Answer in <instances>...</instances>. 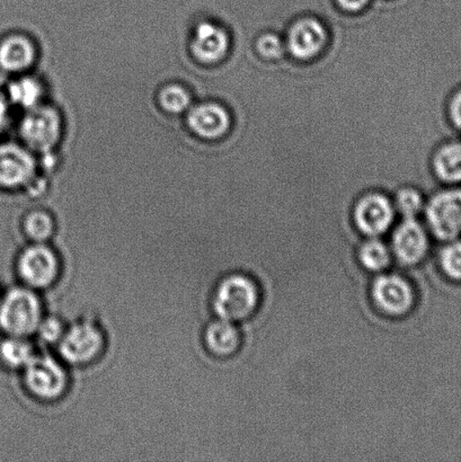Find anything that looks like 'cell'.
<instances>
[{"label": "cell", "instance_id": "1", "mask_svg": "<svg viewBox=\"0 0 461 462\" xmlns=\"http://www.w3.org/2000/svg\"><path fill=\"white\" fill-rule=\"evenodd\" d=\"M260 303V289L245 274L233 273L216 285L211 296V310L218 319L229 321L247 319Z\"/></svg>", "mask_w": 461, "mask_h": 462}, {"label": "cell", "instance_id": "2", "mask_svg": "<svg viewBox=\"0 0 461 462\" xmlns=\"http://www.w3.org/2000/svg\"><path fill=\"white\" fill-rule=\"evenodd\" d=\"M42 319V301L30 289H11L0 301V328L11 337L34 334Z\"/></svg>", "mask_w": 461, "mask_h": 462}, {"label": "cell", "instance_id": "3", "mask_svg": "<svg viewBox=\"0 0 461 462\" xmlns=\"http://www.w3.org/2000/svg\"><path fill=\"white\" fill-rule=\"evenodd\" d=\"M106 335L97 321L77 320L59 342L63 361L72 365H88L97 361L106 350Z\"/></svg>", "mask_w": 461, "mask_h": 462}, {"label": "cell", "instance_id": "4", "mask_svg": "<svg viewBox=\"0 0 461 462\" xmlns=\"http://www.w3.org/2000/svg\"><path fill=\"white\" fill-rule=\"evenodd\" d=\"M23 382L30 395L39 401L54 402L65 395L69 375L51 356H34L24 368Z\"/></svg>", "mask_w": 461, "mask_h": 462}, {"label": "cell", "instance_id": "5", "mask_svg": "<svg viewBox=\"0 0 461 462\" xmlns=\"http://www.w3.org/2000/svg\"><path fill=\"white\" fill-rule=\"evenodd\" d=\"M16 269L18 276L29 287L48 289L60 276L61 261L53 248L44 243H35L20 254Z\"/></svg>", "mask_w": 461, "mask_h": 462}, {"label": "cell", "instance_id": "6", "mask_svg": "<svg viewBox=\"0 0 461 462\" xmlns=\"http://www.w3.org/2000/svg\"><path fill=\"white\" fill-rule=\"evenodd\" d=\"M328 40L327 26L319 17L302 15L288 26L287 52L298 61H310L327 49Z\"/></svg>", "mask_w": 461, "mask_h": 462}, {"label": "cell", "instance_id": "7", "mask_svg": "<svg viewBox=\"0 0 461 462\" xmlns=\"http://www.w3.org/2000/svg\"><path fill=\"white\" fill-rule=\"evenodd\" d=\"M20 133L27 147L45 155L61 138V116L56 108L40 104L27 110L21 122Z\"/></svg>", "mask_w": 461, "mask_h": 462}, {"label": "cell", "instance_id": "8", "mask_svg": "<svg viewBox=\"0 0 461 462\" xmlns=\"http://www.w3.org/2000/svg\"><path fill=\"white\" fill-rule=\"evenodd\" d=\"M427 219L438 239L453 240L461 235V189H441L427 205Z\"/></svg>", "mask_w": 461, "mask_h": 462}, {"label": "cell", "instance_id": "9", "mask_svg": "<svg viewBox=\"0 0 461 462\" xmlns=\"http://www.w3.org/2000/svg\"><path fill=\"white\" fill-rule=\"evenodd\" d=\"M395 210L391 197L378 191L365 193L355 202L352 218L361 234L377 237L391 227Z\"/></svg>", "mask_w": 461, "mask_h": 462}, {"label": "cell", "instance_id": "10", "mask_svg": "<svg viewBox=\"0 0 461 462\" xmlns=\"http://www.w3.org/2000/svg\"><path fill=\"white\" fill-rule=\"evenodd\" d=\"M374 305L383 314L400 317L408 314L415 303V293L410 284L399 275H381L372 284Z\"/></svg>", "mask_w": 461, "mask_h": 462}, {"label": "cell", "instance_id": "11", "mask_svg": "<svg viewBox=\"0 0 461 462\" xmlns=\"http://www.w3.org/2000/svg\"><path fill=\"white\" fill-rule=\"evenodd\" d=\"M232 39L227 29L212 22H201L194 31L191 51L198 62L215 66L228 57Z\"/></svg>", "mask_w": 461, "mask_h": 462}, {"label": "cell", "instance_id": "12", "mask_svg": "<svg viewBox=\"0 0 461 462\" xmlns=\"http://www.w3.org/2000/svg\"><path fill=\"white\" fill-rule=\"evenodd\" d=\"M232 124V113L220 103H201L188 113V125L192 133L210 142L225 138Z\"/></svg>", "mask_w": 461, "mask_h": 462}, {"label": "cell", "instance_id": "13", "mask_svg": "<svg viewBox=\"0 0 461 462\" xmlns=\"http://www.w3.org/2000/svg\"><path fill=\"white\" fill-rule=\"evenodd\" d=\"M35 158L26 148L15 143L0 144V187H25L34 179Z\"/></svg>", "mask_w": 461, "mask_h": 462}, {"label": "cell", "instance_id": "14", "mask_svg": "<svg viewBox=\"0 0 461 462\" xmlns=\"http://www.w3.org/2000/svg\"><path fill=\"white\" fill-rule=\"evenodd\" d=\"M392 246L401 263L417 264L428 251L426 230L415 218L404 219L392 236Z\"/></svg>", "mask_w": 461, "mask_h": 462}, {"label": "cell", "instance_id": "15", "mask_svg": "<svg viewBox=\"0 0 461 462\" xmlns=\"http://www.w3.org/2000/svg\"><path fill=\"white\" fill-rule=\"evenodd\" d=\"M202 342L212 356H233L241 344V334L233 321L218 319L210 321L202 330Z\"/></svg>", "mask_w": 461, "mask_h": 462}, {"label": "cell", "instance_id": "16", "mask_svg": "<svg viewBox=\"0 0 461 462\" xmlns=\"http://www.w3.org/2000/svg\"><path fill=\"white\" fill-rule=\"evenodd\" d=\"M36 59L35 45L23 35H12L0 43V68L7 72L30 69Z\"/></svg>", "mask_w": 461, "mask_h": 462}, {"label": "cell", "instance_id": "17", "mask_svg": "<svg viewBox=\"0 0 461 462\" xmlns=\"http://www.w3.org/2000/svg\"><path fill=\"white\" fill-rule=\"evenodd\" d=\"M432 170L442 184H461V139L450 140L437 149Z\"/></svg>", "mask_w": 461, "mask_h": 462}, {"label": "cell", "instance_id": "18", "mask_svg": "<svg viewBox=\"0 0 461 462\" xmlns=\"http://www.w3.org/2000/svg\"><path fill=\"white\" fill-rule=\"evenodd\" d=\"M34 356V348L25 337L9 335L0 343V360L9 368L24 369Z\"/></svg>", "mask_w": 461, "mask_h": 462}, {"label": "cell", "instance_id": "19", "mask_svg": "<svg viewBox=\"0 0 461 462\" xmlns=\"http://www.w3.org/2000/svg\"><path fill=\"white\" fill-rule=\"evenodd\" d=\"M8 95L9 99L15 106L27 111L40 106L43 97V88L38 80L31 79V77H22L9 86Z\"/></svg>", "mask_w": 461, "mask_h": 462}, {"label": "cell", "instance_id": "20", "mask_svg": "<svg viewBox=\"0 0 461 462\" xmlns=\"http://www.w3.org/2000/svg\"><path fill=\"white\" fill-rule=\"evenodd\" d=\"M358 260L364 269L379 272L386 269L391 263V254L385 244L378 239H369L361 244L358 251Z\"/></svg>", "mask_w": 461, "mask_h": 462}, {"label": "cell", "instance_id": "21", "mask_svg": "<svg viewBox=\"0 0 461 462\" xmlns=\"http://www.w3.org/2000/svg\"><path fill=\"white\" fill-rule=\"evenodd\" d=\"M26 237L34 243H45L52 238L56 224L48 212L36 210L30 212L23 223Z\"/></svg>", "mask_w": 461, "mask_h": 462}, {"label": "cell", "instance_id": "22", "mask_svg": "<svg viewBox=\"0 0 461 462\" xmlns=\"http://www.w3.org/2000/svg\"><path fill=\"white\" fill-rule=\"evenodd\" d=\"M162 110L171 115H180L189 110L192 98L188 90L180 85H169L162 88L158 95Z\"/></svg>", "mask_w": 461, "mask_h": 462}, {"label": "cell", "instance_id": "23", "mask_svg": "<svg viewBox=\"0 0 461 462\" xmlns=\"http://www.w3.org/2000/svg\"><path fill=\"white\" fill-rule=\"evenodd\" d=\"M395 207L404 219H414L422 210L424 196L420 189L413 187H404L396 192Z\"/></svg>", "mask_w": 461, "mask_h": 462}, {"label": "cell", "instance_id": "24", "mask_svg": "<svg viewBox=\"0 0 461 462\" xmlns=\"http://www.w3.org/2000/svg\"><path fill=\"white\" fill-rule=\"evenodd\" d=\"M442 271L455 282H461V240L449 244L440 253Z\"/></svg>", "mask_w": 461, "mask_h": 462}, {"label": "cell", "instance_id": "25", "mask_svg": "<svg viewBox=\"0 0 461 462\" xmlns=\"http://www.w3.org/2000/svg\"><path fill=\"white\" fill-rule=\"evenodd\" d=\"M65 332L63 321L57 316H49L43 317L35 333L44 344H56L60 342Z\"/></svg>", "mask_w": 461, "mask_h": 462}, {"label": "cell", "instance_id": "26", "mask_svg": "<svg viewBox=\"0 0 461 462\" xmlns=\"http://www.w3.org/2000/svg\"><path fill=\"white\" fill-rule=\"evenodd\" d=\"M448 116L451 125L461 134V88L451 95L448 104Z\"/></svg>", "mask_w": 461, "mask_h": 462}, {"label": "cell", "instance_id": "27", "mask_svg": "<svg viewBox=\"0 0 461 462\" xmlns=\"http://www.w3.org/2000/svg\"><path fill=\"white\" fill-rule=\"evenodd\" d=\"M334 3H336L337 6L343 12L356 14L367 8L370 0H334Z\"/></svg>", "mask_w": 461, "mask_h": 462}, {"label": "cell", "instance_id": "28", "mask_svg": "<svg viewBox=\"0 0 461 462\" xmlns=\"http://www.w3.org/2000/svg\"><path fill=\"white\" fill-rule=\"evenodd\" d=\"M9 120V107L6 99L0 95V133L6 128Z\"/></svg>", "mask_w": 461, "mask_h": 462}]
</instances>
